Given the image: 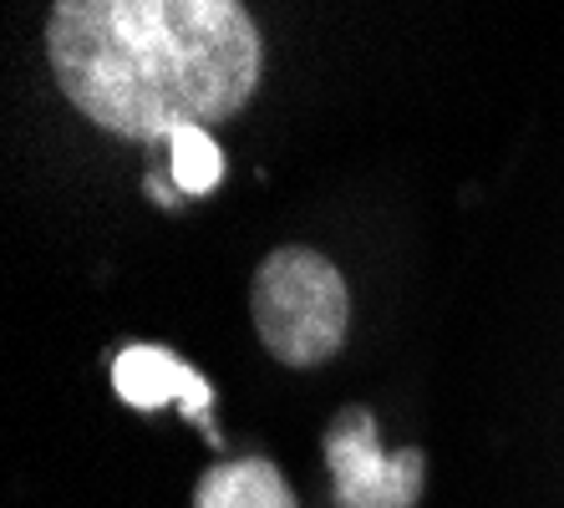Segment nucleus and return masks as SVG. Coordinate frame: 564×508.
I'll list each match as a JSON object with an SVG mask.
<instances>
[{
  "instance_id": "1",
  "label": "nucleus",
  "mask_w": 564,
  "mask_h": 508,
  "mask_svg": "<svg viewBox=\"0 0 564 508\" xmlns=\"http://www.w3.org/2000/svg\"><path fill=\"white\" fill-rule=\"evenodd\" d=\"M46 56L82 118L138 143L239 118L264 72L239 0H62Z\"/></svg>"
},
{
  "instance_id": "2",
  "label": "nucleus",
  "mask_w": 564,
  "mask_h": 508,
  "mask_svg": "<svg viewBox=\"0 0 564 508\" xmlns=\"http://www.w3.org/2000/svg\"><path fill=\"white\" fill-rule=\"evenodd\" d=\"M250 315L280 366H326L351 331V290L341 270L305 245L264 255L250 285Z\"/></svg>"
},
{
  "instance_id": "3",
  "label": "nucleus",
  "mask_w": 564,
  "mask_h": 508,
  "mask_svg": "<svg viewBox=\"0 0 564 508\" xmlns=\"http://www.w3.org/2000/svg\"><path fill=\"white\" fill-rule=\"evenodd\" d=\"M321 447H326L336 508H417L427 457L422 447L381 453L371 407H341Z\"/></svg>"
},
{
  "instance_id": "4",
  "label": "nucleus",
  "mask_w": 564,
  "mask_h": 508,
  "mask_svg": "<svg viewBox=\"0 0 564 508\" xmlns=\"http://www.w3.org/2000/svg\"><path fill=\"white\" fill-rule=\"evenodd\" d=\"M112 391L138 412H158V407L178 402L188 422L209 428V407H214V387L198 377L184 356H173L169 346H122L112 356ZM209 437L219 443V432L209 428Z\"/></svg>"
},
{
  "instance_id": "5",
  "label": "nucleus",
  "mask_w": 564,
  "mask_h": 508,
  "mask_svg": "<svg viewBox=\"0 0 564 508\" xmlns=\"http://www.w3.org/2000/svg\"><path fill=\"white\" fill-rule=\"evenodd\" d=\"M194 508H301V498L270 457H239V463H214L198 478Z\"/></svg>"
},
{
  "instance_id": "6",
  "label": "nucleus",
  "mask_w": 564,
  "mask_h": 508,
  "mask_svg": "<svg viewBox=\"0 0 564 508\" xmlns=\"http://www.w3.org/2000/svg\"><path fill=\"white\" fill-rule=\"evenodd\" d=\"M169 153H173V183L184 198H204L219 188L224 179V153L204 128H184L169 138Z\"/></svg>"
}]
</instances>
